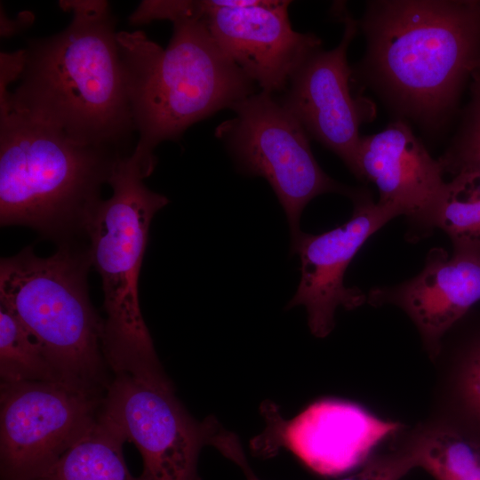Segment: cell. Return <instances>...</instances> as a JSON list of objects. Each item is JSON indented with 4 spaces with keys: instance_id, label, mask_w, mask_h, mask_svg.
I'll list each match as a JSON object with an SVG mask.
<instances>
[{
    "instance_id": "obj_24",
    "label": "cell",
    "mask_w": 480,
    "mask_h": 480,
    "mask_svg": "<svg viewBox=\"0 0 480 480\" xmlns=\"http://www.w3.org/2000/svg\"><path fill=\"white\" fill-rule=\"evenodd\" d=\"M340 480H365V473L364 468H362L359 472L356 474L342 478Z\"/></svg>"
},
{
    "instance_id": "obj_23",
    "label": "cell",
    "mask_w": 480,
    "mask_h": 480,
    "mask_svg": "<svg viewBox=\"0 0 480 480\" xmlns=\"http://www.w3.org/2000/svg\"><path fill=\"white\" fill-rule=\"evenodd\" d=\"M209 444L241 468L246 480H260L250 467L238 437L234 433L220 427L211 437Z\"/></svg>"
},
{
    "instance_id": "obj_20",
    "label": "cell",
    "mask_w": 480,
    "mask_h": 480,
    "mask_svg": "<svg viewBox=\"0 0 480 480\" xmlns=\"http://www.w3.org/2000/svg\"><path fill=\"white\" fill-rule=\"evenodd\" d=\"M471 79V101L461 128L452 146L439 158L444 172L460 163L480 161V78Z\"/></svg>"
},
{
    "instance_id": "obj_10",
    "label": "cell",
    "mask_w": 480,
    "mask_h": 480,
    "mask_svg": "<svg viewBox=\"0 0 480 480\" xmlns=\"http://www.w3.org/2000/svg\"><path fill=\"white\" fill-rule=\"evenodd\" d=\"M334 6L344 26L340 44L330 51L320 48L314 52L292 76L285 90L275 96L310 140L337 155L359 180V128L373 118L374 108L368 99L353 92V68L347 55L359 30L358 20L344 4Z\"/></svg>"
},
{
    "instance_id": "obj_14",
    "label": "cell",
    "mask_w": 480,
    "mask_h": 480,
    "mask_svg": "<svg viewBox=\"0 0 480 480\" xmlns=\"http://www.w3.org/2000/svg\"><path fill=\"white\" fill-rule=\"evenodd\" d=\"M357 164L359 180L377 187V203L406 217L408 240L432 233L445 172L405 121L398 118L377 133L361 136Z\"/></svg>"
},
{
    "instance_id": "obj_22",
    "label": "cell",
    "mask_w": 480,
    "mask_h": 480,
    "mask_svg": "<svg viewBox=\"0 0 480 480\" xmlns=\"http://www.w3.org/2000/svg\"><path fill=\"white\" fill-rule=\"evenodd\" d=\"M459 389L465 408L480 422V340L471 347L465 357Z\"/></svg>"
},
{
    "instance_id": "obj_19",
    "label": "cell",
    "mask_w": 480,
    "mask_h": 480,
    "mask_svg": "<svg viewBox=\"0 0 480 480\" xmlns=\"http://www.w3.org/2000/svg\"><path fill=\"white\" fill-rule=\"evenodd\" d=\"M0 377L1 382L7 383L45 381L67 384L38 343L18 319L2 306Z\"/></svg>"
},
{
    "instance_id": "obj_9",
    "label": "cell",
    "mask_w": 480,
    "mask_h": 480,
    "mask_svg": "<svg viewBox=\"0 0 480 480\" xmlns=\"http://www.w3.org/2000/svg\"><path fill=\"white\" fill-rule=\"evenodd\" d=\"M96 397L59 382H1L2 480L45 475L96 421Z\"/></svg>"
},
{
    "instance_id": "obj_6",
    "label": "cell",
    "mask_w": 480,
    "mask_h": 480,
    "mask_svg": "<svg viewBox=\"0 0 480 480\" xmlns=\"http://www.w3.org/2000/svg\"><path fill=\"white\" fill-rule=\"evenodd\" d=\"M86 240L58 245L48 257L32 246L0 261V306L11 312L64 380L95 393L105 359L103 320L90 300Z\"/></svg>"
},
{
    "instance_id": "obj_8",
    "label": "cell",
    "mask_w": 480,
    "mask_h": 480,
    "mask_svg": "<svg viewBox=\"0 0 480 480\" xmlns=\"http://www.w3.org/2000/svg\"><path fill=\"white\" fill-rule=\"evenodd\" d=\"M99 414L140 451L142 480H200V451L220 427L212 417L192 418L164 374L116 373Z\"/></svg>"
},
{
    "instance_id": "obj_16",
    "label": "cell",
    "mask_w": 480,
    "mask_h": 480,
    "mask_svg": "<svg viewBox=\"0 0 480 480\" xmlns=\"http://www.w3.org/2000/svg\"><path fill=\"white\" fill-rule=\"evenodd\" d=\"M124 436L100 414L92 427L38 480H142L126 466Z\"/></svg>"
},
{
    "instance_id": "obj_25",
    "label": "cell",
    "mask_w": 480,
    "mask_h": 480,
    "mask_svg": "<svg viewBox=\"0 0 480 480\" xmlns=\"http://www.w3.org/2000/svg\"><path fill=\"white\" fill-rule=\"evenodd\" d=\"M472 77L480 78V62L472 73L471 78Z\"/></svg>"
},
{
    "instance_id": "obj_4",
    "label": "cell",
    "mask_w": 480,
    "mask_h": 480,
    "mask_svg": "<svg viewBox=\"0 0 480 480\" xmlns=\"http://www.w3.org/2000/svg\"><path fill=\"white\" fill-rule=\"evenodd\" d=\"M125 156L0 108L1 226L29 227L57 245L86 240L101 188Z\"/></svg>"
},
{
    "instance_id": "obj_13",
    "label": "cell",
    "mask_w": 480,
    "mask_h": 480,
    "mask_svg": "<svg viewBox=\"0 0 480 480\" xmlns=\"http://www.w3.org/2000/svg\"><path fill=\"white\" fill-rule=\"evenodd\" d=\"M201 17L224 52L260 88L281 94L292 76L322 42L313 33L295 31L290 1L264 0L245 8H220L202 0Z\"/></svg>"
},
{
    "instance_id": "obj_21",
    "label": "cell",
    "mask_w": 480,
    "mask_h": 480,
    "mask_svg": "<svg viewBox=\"0 0 480 480\" xmlns=\"http://www.w3.org/2000/svg\"><path fill=\"white\" fill-rule=\"evenodd\" d=\"M417 467L418 457L411 445L395 452L371 457L363 468L365 480H400Z\"/></svg>"
},
{
    "instance_id": "obj_17",
    "label": "cell",
    "mask_w": 480,
    "mask_h": 480,
    "mask_svg": "<svg viewBox=\"0 0 480 480\" xmlns=\"http://www.w3.org/2000/svg\"><path fill=\"white\" fill-rule=\"evenodd\" d=\"M435 212V228L450 237L453 251L480 254V161L448 168Z\"/></svg>"
},
{
    "instance_id": "obj_12",
    "label": "cell",
    "mask_w": 480,
    "mask_h": 480,
    "mask_svg": "<svg viewBox=\"0 0 480 480\" xmlns=\"http://www.w3.org/2000/svg\"><path fill=\"white\" fill-rule=\"evenodd\" d=\"M353 212L345 223L320 234L302 232L290 245L300 260V280L286 309L302 305L308 324L317 338L328 336L335 326L338 307L353 310L367 302V294L347 287L344 276L366 240L396 215L375 203L365 188H353Z\"/></svg>"
},
{
    "instance_id": "obj_7",
    "label": "cell",
    "mask_w": 480,
    "mask_h": 480,
    "mask_svg": "<svg viewBox=\"0 0 480 480\" xmlns=\"http://www.w3.org/2000/svg\"><path fill=\"white\" fill-rule=\"evenodd\" d=\"M229 109L234 116L216 127L215 136L240 173L269 183L287 217L292 245L303 232L301 213L313 198L325 193L348 197L353 188L323 171L310 138L275 95L260 91Z\"/></svg>"
},
{
    "instance_id": "obj_11",
    "label": "cell",
    "mask_w": 480,
    "mask_h": 480,
    "mask_svg": "<svg viewBox=\"0 0 480 480\" xmlns=\"http://www.w3.org/2000/svg\"><path fill=\"white\" fill-rule=\"evenodd\" d=\"M265 431L252 441L260 455L287 448L322 475L343 473L368 459L376 445L403 425L344 400L317 401L286 420L274 404H262Z\"/></svg>"
},
{
    "instance_id": "obj_3",
    "label": "cell",
    "mask_w": 480,
    "mask_h": 480,
    "mask_svg": "<svg viewBox=\"0 0 480 480\" xmlns=\"http://www.w3.org/2000/svg\"><path fill=\"white\" fill-rule=\"evenodd\" d=\"M180 0L166 49L142 31L116 41L138 141L133 152L156 164L154 151L178 140L192 124L256 92L257 85L224 52L197 13Z\"/></svg>"
},
{
    "instance_id": "obj_2",
    "label": "cell",
    "mask_w": 480,
    "mask_h": 480,
    "mask_svg": "<svg viewBox=\"0 0 480 480\" xmlns=\"http://www.w3.org/2000/svg\"><path fill=\"white\" fill-rule=\"evenodd\" d=\"M365 54L353 79L398 114L438 128L480 62V0L370 1Z\"/></svg>"
},
{
    "instance_id": "obj_5",
    "label": "cell",
    "mask_w": 480,
    "mask_h": 480,
    "mask_svg": "<svg viewBox=\"0 0 480 480\" xmlns=\"http://www.w3.org/2000/svg\"><path fill=\"white\" fill-rule=\"evenodd\" d=\"M153 172L133 152L121 157L108 181L112 196L100 202L85 228L92 266L101 277L105 360L116 373L137 377L164 373L139 299L150 223L169 203L145 185Z\"/></svg>"
},
{
    "instance_id": "obj_15",
    "label": "cell",
    "mask_w": 480,
    "mask_h": 480,
    "mask_svg": "<svg viewBox=\"0 0 480 480\" xmlns=\"http://www.w3.org/2000/svg\"><path fill=\"white\" fill-rule=\"evenodd\" d=\"M480 300V254L443 248L429 250L422 270L391 286H377L367 293L372 306L394 304L417 327L433 357L441 351L442 340Z\"/></svg>"
},
{
    "instance_id": "obj_18",
    "label": "cell",
    "mask_w": 480,
    "mask_h": 480,
    "mask_svg": "<svg viewBox=\"0 0 480 480\" xmlns=\"http://www.w3.org/2000/svg\"><path fill=\"white\" fill-rule=\"evenodd\" d=\"M436 480H480V441L447 426L428 428L412 444Z\"/></svg>"
},
{
    "instance_id": "obj_1",
    "label": "cell",
    "mask_w": 480,
    "mask_h": 480,
    "mask_svg": "<svg viewBox=\"0 0 480 480\" xmlns=\"http://www.w3.org/2000/svg\"><path fill=\"white\" fill-rule=\"evenodd\" d=\"M70 23L23 49L19 84L0 92V108L43 124L80 145L130 155L135 132L116 41L105 0H62Z\"/></svg>"
}]
</instances>
